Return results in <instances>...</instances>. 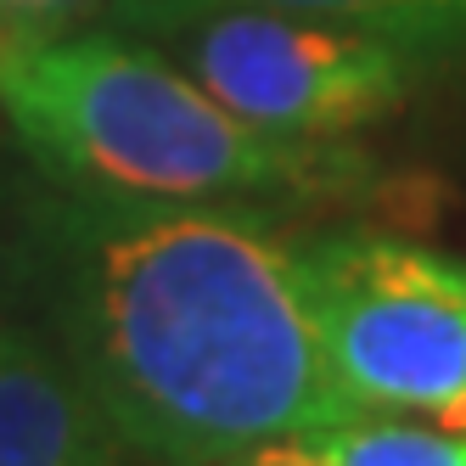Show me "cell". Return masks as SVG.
<instances>
[{
	"label": "cell",
	"instance_id": "cell-7",
	"mask_svg": "<svg viewBox=\"0 0 466 466\" xmlns=\"http://www.w3.org/2000/svg\"><path fill=\"white\" fill-rule=\"evenodd\" d=\"M320 466H466V432L416 427L382 410H354L343 421H326L298 439Z\"/></svg>",
	"mask_w": 466,
	"mask_h": 466
},
{
	"label": "cell",
	"instance_id": "cell-4",
	"mask_svg": "<svg viewBox=\"0 0 466 466\" xmlns=\"http://www.w3.org/2000/svg\"><path fill=\"white\" fill-rule=\"evenodd\" d=\"M147 40L219 107L287 141H343L393 113L421 74V56L382 35L258 6H214Z\"/></svg>",
	"mask_w": 466,
	"mask_h": 466
},
{
	"label": "cell",
	"instance_id": "cell-8",
	"mask_svg": "<svg viewBox=\"0 0 466 466\" xmlns=\"http://www.w3.org/2000/svg\"><path fill=\"white\" fill-rule=\"evenodd\" d=\"M118 0H0V40L23 35H68L90 12H113Z\"/></svg>",
	"mask_w": 466,
	"mask_h": 466
},
{
	"label": "cell",
	"instance_id": "cell-3",
	"mask_svg": "<svg viewBox=\"0 0 466 466\" xmlns=\"http://www.w3.org/2000/svg\"><path fill=\"white\" fill-rule=\"evenodd\" d=\"M326 365L354 410L466 427V258L382 230L298 242Z\"/></svg>",
	"mask_w": 466,
	"mask_h": 466
},
{
	"label": "cell",
	"instance_id": "cell-1",
	"mask_svg": "<svg viewBox=\"0 0 466 466\" xmlns=\"http://www.w3.org/2000/svg\"><path fill=\"white\" fill-rule=\"evenodd\" d=\"M28 242L56 349L147 466H230L354 416L298 242L258 214L62 186Z\"/></svg>",
	"mask_w": 466,
	"mask_h": 466
},
{
	"label": "cell",
	"instance_id": "cell-6",
	"mask_svg": "<svg viewBox=\"0 0 466 466\" xmlns=\"http://www.w3.org/2000/svg\"><path fill=\"white\" fill-rule=\"evenodd\" d=\"M214 6H258V12H292V17L365 28V35H382L416 51L421 62L466 51V0H118L113 23L136 28V35H157V28Z\"/></svg>",
	"mask_w": 466,
	"mask_h": 466
},
{
	"label": "cell",
	"instance_id": "cell-5",
	"mask_svg": "<svg viewBox=\"0 0 466 466\" xmlns=\"http://www.w3.org/2000/svg\"><path fill=\"white\" fill-rule=\"evenodd\" d=\"M0 466H147L40 331L0 320Z\"/></svg>",
	"mask_w": 466,
	"mask_h": 466
},
{
	"label": "cell",
	"instance_id": "cell-9",
	"mask_svg": "<svg viewBox=\"0 0 466 466\" xmlns=\"http://www.w3.org/2000/svg\"><path fill=\"white\" fill-rule=\"evenodd\" d=\"M230 466H320V461H309L298 444H270V450L242 455V461H230Z\"/></svg>",
	"mask_w": 466,
	"mask_h": 466
},
{
	"label": "cell",
	"instance_id": "cell-2",
	"mask_svg": "<svg viewBox=\"0 0 466 466\" xmlns=\"http://www.w3.org/2000/svg\"><path fill=\"white\" fill-rule=\"evenodd\" d=\"M0 107L68 191L152 203H320L354 197L371 163L343 141L253 129L169 51L102 28L0 40Z\"/></svg>",
	"mask_w": 466,
	"mask_h": 466
}]
</instances>
